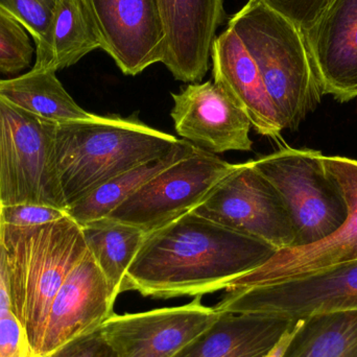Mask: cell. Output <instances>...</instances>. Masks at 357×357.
Masks as SVG:
<instances>
[{
    "instance_id": "cell-1",
    "label": "cell",
    "mask_w": 357,
    "mask_h": 357,
    "mask_svg": "<svg viewBox=\"0 0 357 357\" xmlns=\"http://www.w3.org/2000/svg\"><path fill=\"white\" fill-rule=\"evenodd\" d=\"M277 250L190 211L146 234L121 294L172 299L225 291L266 264Z\"/></svg>"
},
{
    "instance_id": "cell-2",
    "label": "cell",
    "mask_w": 357,
    "mask_h": 357,
    "mask_svg": "<svg viewBox=\"0 0 357 357\" xmlns=\"http://www.w3.org/2000/svg\"><path fill=\"white\" fill-rule=\"evenodd\" d=\"M177 142L135 116L92 114L58 123L56 160L67 208L107 181L165 156Z\"/></svg>"
},
{
    "instance_id": "cell-3",
    "label": "cell",
    "mask_w": 357,
    "mask_h": 357,
    "mask_svg": "<svg viewBox=\"0 0 357 357\" xmlns=\"http://www.w3.org/2000/svg\"><path fill=\"white\" fill-rule=\"evenodd\" d=\"M1 238L10 271L13 310L35 357L52 301L88 251L87 243L82 227L68 215L25 228L1 224Z\"/></svg>"
},
{
    "instance_id": "cell-4",
    "label": "cell",
    "mask_w": 357,
    "mask_h": 357,
    "mask_svg": "<svg viewBox=\"0 0 357 357\" xmlns=\"http://www.w3.org/2000/svg\"><path fill=\"white\" fill-rule=\"evenodd\" d=\"M228 25L255 61L283 130L296 131L324 96L301 31L260 0H249Z\"/></svg>"
},
{
    "instance_id": "cell-5",
    "label": "cell",
    "mask_w": 357,
    "mask_h": 357,
    "mask_svg": "<svg viewBox=\"0 0 357 357\" xmlns=\"http://www.w3.org/2000/svg\"><path fill=\"white\" fill-rule=\"evenodd\" d=\"M56 125L0 96V206L37 204L66 211L56 160Z\"/></svg>"
},
{
    "instance_id": "cell-6",
    "label": "cell",
    "mask_w": 357,
    "mask_h": 357,
    "mask_svg": "<svg viewBox=\"0 0 357 357\" xmlns=\"http://www.w3.org/2000/svg\"><path fill=\"white\" fill-rule=\"evenodd\" d=\"M324 158L320 151L284 148L253 160L289 208L296 229L294 248L323 241L347 218L343 193L327 172Z\"/></svg>"
},
{
    "instance_id": "cell-7",
    "label": "cell",
    "mask_w": 357,
    "mask_h": 357,
    "mask_svg": "<svg viewBox=\"0 0 357 357\" xmlns=\"http://www.w3.org/2000/svg\"><path fill=\"white\" fill-rule=\"evenodd\" d=\"M191 211L277 251L295 247L296 229L289 208L253 160L238 165Z\"/></svg>"
},
{
    "instance_id": "cell-8",
    "label": "cell",
    "mask_w": 357,
    "mask_h": 357,
    "mask_svg": "<svg viewBox=\"0 0 357 357\" xmlns=\"http://www.w3.org/2000/svg\"><path fill=\"white\" fill-rule=\"evenodd\" d=\"M225 291L213 306L218 314L299 320L321 312L357 310V260L271 284Z\"/></svg>"
},
{
    "instance_id": "cell-9",
    "label": "cell",
    "mask_w": 357,
    "mask_h": 357,
    "mask_svg": "<svg viewBox=\"0 0 357 357\" xmlns=\"http://www.w3.org/2000/svg\"><path fill=\"white\" fill-rule=\"evenodd\" d=\"M237 167L197 146L142 185L107 218L152 232L195 209Z\"/></svg>"
},
{
    "instance_id": "cell-10",
    "label": "cell",
    "mask_w": 357,
    "mask_h": 357,
    "mask_svg": "<svg viewBox=\"0 0 357 357\" xmlns=\"http://www.w3.org/2000/svg\"><path fill=\"white\" fill-rule=\"evenodd\" d=\"M324 163L347 205L343 225L319 243L277 251L259 268L231 281L225 291L271 284L347 262L357 247V160L325 156Z\"/></svg>"
},
{
    "instance_id": "cell-11",
    "label": "cell",
    "mask_w": 357,
    "mask_h": 357,
    "mask_svg": "<svg viewBox=\"0 0 357 357\" xmlns=\"http://www.w3.org/2000/svg\"><path fill=\"white\" fill-rule=\"evenodd\" d=\"M132 314H113L100 333L119 357H174L218 320L220 314L202 301Z\"/></svg>"
},
{
    "instance_id": "cell-12",
    "label": "cell",
    "mask_w": 357,
    "mask_h": 357,
    "mask_svg": "<svg viewBox=\"0 0 357 357\" xmlns=\"http://www.w3.org/2000/svg\"><path fill=\"white\" fill-rule=\"evenodd\" d=\"M105 50L127 75L162 63L165 33L157 0H82Z\"/></svg>"
},
{
    "instance_id": "cell-13",
    "label": "cell",
    "mask_w": 357,
    "mask_h": 357,
    "mask_svg": "<svg viewBox=\"0 0 357 357\" xmlns=\"http://www.w3.org/2000/svg\"><path fill=\"white\" fill-rule=\"evenodd\" d=\"M116 298L89 249L52 301L35 357H47L69 342L98 331L114 314Z\"/></svg>"
},
{
    "instance_id": "cell-14",
    "label": "cell",
    "mask_w": 357,
    "mask_h": 357,
    "mask_svg": "<svg viewBox=\"0 0 357 357\" xmlns=\"http://www.w3.org/2000/svg\"><path fill=\"white\" fill-rule=\"evenodd\" d=\"M172 96L171 116L183 139L215 155L253 148L249 117L214 82L191 83Z\"/></svg>"
},
{
    "instance_id": "cell-15",
    "label": "cell",
    "mask_w": 357,
    "mask_h": 357,
    "mask_svg": "<svg viewBox=\"0 0 357 357\" xmlns=\"http://www.w3.org/2000/svg\"><path fill=\"white\" fill-rule=\"evenodd\" d=\"M302 36L323 94L340 102L356 98L357 0H333Z\"/></svg>"
},
{
    "instance_id": "cell-16",
    "label": "cell",
    "mask_w": 357,
    "mask_h": 357,
    "mask_svg": "<svg viewBox=\"0 0 357 357\" xmlns=\"http://www.w3.org/2000/svg\"><path fill=\"white\" fill-rule=\"evenodd\" d=\"M165 33L162 63L176 79L199 83L207 73L224 0H157Z\"/></svg>"
},
{
    "instance_id": "cell-17",
    "label": "cell",
    "mask_w": 357,
    "mask_h": 357,
    "mask_svg": "<svg viewBox=\"0 0 357 357\" xmlns=\"http://www.w3.org/2000/svg\"><path fill=\"white\" fill-rule=\"evenodd\" d=\"M214 83L249 117L260 135L281 139L278 113L266 92L255 61L232 27L215 38L212 46Z\"/></svg>"
},
{
    "instance_id": "cell-18",
    "label": "cell",
    "mask_w": 357,
    "mask_h": 357,
    "mask_svg": "<svg viewBox=\"0 0 357 357\" xmlns=\"http://www.w3.org/2000/svg\"><path fill=\"white\" fill-rule=\"evenodd\" d=\"M296 320L255 314H220L174 357H266Z\"/></svg>"
},
{
    "instance_id": "cell-19",
    "label": "cell",
    "mask_w": 357,
    "mask_h": 357,
    "mask_svg": "<svg viewBox=\"0 0 357 357\" xmlns=\"http://www.w3.org/2000/svg\"><path fill=\"white\" fill-rule=\"evenodd\" d=\"M100 48V38L82 0H58L45 45L36 52L33 67L59 71Z\"/></svg>"
},
{
    "instance_id": "cell-20",
    "label": "cell",
    "mask_w": 357,
    "mask_h": 357,
    "mask_svg": "<svg viewBox=\"0 0 357 357\" xmlns=\"http://www.w3.org/2000/svg\"><path fill=\"white\" fill-rule=\"evenodd\" d=\"M56 71L33 67L24 75L0 79V96L40 119L56 123L89 119L63 87Z\"/></svg>"
},
{
    "instance_id": "cell-21",
    "label": "cell",
    "mask_w": 357,
    "mask_h": 357,
    "mask_svg": "<svg viewBox=\"0 0 357 357\" xmlns=\"http://www.w3.org/2000/svg\"><path fill=\"white\" fill-rule=\"evenodd\" d=\"M197 148L187 140L178 139L174 148L165 156L107 181L69 206L66 210L67 215L79 226L107 218L142 185L174 163L192 154Z\"/></svg>"
},
{
    "instance_id": "cell-22",
    "label": "cell",
    "mask_w": 357,
    "mask_h": 357,
    "mask_svg": "<svg viewBox=\"0 0 357 357\" xmlns=\"http://www.w3.org/2000/svg\"><path fill=\"white\" fill-rule=\"evenodd\" d=\"M282 357H357V310L302 319Z\"/></svg>"
},
{
    "instance_id": "cell-23",
    "label": "cell",
    "mask_w": 357,
    "mask_h": 357,
    "mask_svg": "<svg viewBox=\"0 0 357 357\" xmlns=\"http://www.w3.org/2000/svg\"><path fill=\"white\" fill-rule=\"evenodd\" d=\"M81 227L88 249L117 299L127 271L148 233L138 227L107 218Z\"/></svg>"
},
{
    "instance_id": "cell-24",
    "label": "cell",
    "mask_w": 357,
    "mask_h": 357,
    "mask_svg": "<svg viewBox=\"0 0 357 357\" xmlns=\"http://www.w3.org/2000/svg\"><path fill=\"white\" fill-rule=\"evenodd\" d=\"M33 54L24 27L0 6V73L17 75L29 68Z\"/></svg>"
},
{
    "instance_id": "cell-25",
    "label": "cell",
    "mask_w": 357,
    "mask_h": 357,
    "mask_svg": "<svg viewBox=\"0 0 357 357\" xmlns=\"http://www.w3.org/2000/svg\"><path fill=\"white\" fill-rule=\"evenodd\" d=\"M58 0H0V6L33 38L35 52L44 47Z\"/></svg>"
},
{
    "instance_id": "cell-26",
    "label": "cell",
    "mask_w": 357,
    "mask_h": 357,
    "mask_svg": "<svg viewBox=\"0 0 357 357\" xmlns=\"http://www.w3.org/2000/svg\"><path fill=\"white\" fill-rule=\"evenodd\" d=\"M264 6L293 23L300 31H307L322 16L333 0H260Z\"/></svg>"
},
{
    "instance_id": "cell-27",
    "label": "cell",
    "mask_w": 357,
    "mask_h": 357,
    "mask_svg": "<svg viewBox=\"0 0 357 357\" xmlns=\"http://www.w3.org/2000/svg\"><path fill=\"white\" fill-rule=\"evenodd\" d=\"M66 215L67 212L65 210L58 209L52 206L37 204L0 206L1 224L19 228L50 224Z\"/></svg>"
},
{
    "instance_id": "cell-28",
    "label": "cell",
    "mask_w": 357,
    "mask_h": 357,
    "mask_svg": "<svg viewBox=\"0 0 357 357\" xmlns=\"http://www.w3.org/2000/svg\"><path fill=\"white\" fill-rule=\"evenodd\" d=\"M0 357H33L29 337L15 312L0 318Z\"/></svg>"
},
{
    "instance_id": "cell-29",
    "label": "cell",
    "mask_w": 357,
    "mask_h": 357,
    "mask_svg": "<svg viewBox=\"0 0 357 357\" xmlns=\"http://www.w3.org/2000/svg\"><path fill=\"white\" fill-rule=\"evenodd\" d=\"M47 357H119L106 341L100 328L93 333L77 337L59 348Z\"/></svg>"
},
{
    "instance_id": "cell-30",
    "label": "cell",
    "mask_w": 357,
    "mask_h": 357,
    "mask_svg": "<svg viewBox=\"0 0 357 357\" xmlns=\"http://www.w3.org/2000/svg\"><path fill=\"white\" fill-rule=\"evenodd\" d=\"M302 319L296 320L295 323L291 325V328L284 333L282 339L279 341V343L275 346L274 349L268 354L266 357H282L284 354L285 350H287V346H289V342L293 339L294 335H295L297 329L299 328L300 324H301Z\"/></svg>"
}]
</instances>
